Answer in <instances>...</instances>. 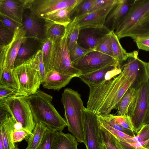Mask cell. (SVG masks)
Segmentation results:
<instances>
[{
  "instance_id": "6da1fadb",
  "label": "cell",
  "mask_w": 149,
  "mask_h": 149,
  "mask_svg": "<svg viewBox=\"0 0 149 149\" xmlns=\"http://www.w3.org/2000/svg\"><path fill=\"white\" fill-rule=\"evenodd\" d=\"M132 84L121 72L116 77L89 87L86 108L102 116L117 109L120 100Z\"/></svg>"
},
{
  "instance_id": "7a4b0ae2",
  "label": "cell",
  "mask_w": 149,
  "mask_h": 149,
  "mask_svg": "<svg viewBox=\"0 0 149 149\" xmlns=\"http://www.w3.org/2000/svg\"><path fill=\"white\" fill-rule=\"evenodd\" d=\"M118 39L149 36V0H133L127 13L115 32Z\"/></svg>"
},
{
  "instance_id": "3957f363",
  "label": "cell",
  "mask_w": 149,
  "mask_h": 149,
  "mask_svg": "<svg viewBox=\"0 0 149 149\" xmlns=\"http://www.w3.org/2000/svg\"><path fill=\"white\" fill-rule=\"evenodd\" d=\"M30 107L34 121L41 122L48 128L62 131L68 125L53 104V97L40 89L35 93L25 96Z\"/></svg>"
},
{
  "instance_id": "277c9868",
  "label": "cell",
  "mask_w": 149,
  "mask_h": 149,
  "mask_svg": "<svg viewBox=\"0 0 149 149\" xmlns=\"http://www.w3.org/2000/svg\"><path fill=\"white\" fill-rule=\"evenodd\" d=\"M61 101L68 131L78 142L85 145L83 113L84 106L81 94L77 91L66 88L62 94Z\"/></svg>"
},
{
  "instance_id": "5b68a950",
  "label": "cell",
  "mask_w": 149,
  "mask_h": 149,
  "mask_svg": "<svg viewBox=\"0 0 149 149\" xmlns=\"http://www.w3.org/2000/svg\"><path fill=\"white\" fill-rule=\"evenodd\" d=\"M70 29L69 24L66 27L63 36L54 42H52L47 56L43 60L46 73L53 70L73 77H79L82 74V72L74 66L70 59L67 44Z\"/></svg>"
},
{
  "instance_id": "8992f818",
  "label": "cell",
  "mask_w": 149,
  "mask_h": 149,
  "mask_svg": "<svg viewBox=\"0 0 149 149\" xmlns=\"http://www.w3.org/2000/svg\"><path fill=\"white\" fill-rule=\"evenodd\" d=\"M0 107L5 109L22 128L32 133L36 123L25 96L16 95L1 99Z\"/></svg>"
},
{
  "instance_id": "52a82bcc",
  "label": "cell",
  "mask_w": 149,
  "mask_h": 149,
  "mask_svg": "<svg viewBox=\"0 0 149 149\" xmlns=\"http://www.w3.org/2000/svg\"><path fill=\"white\" fill-rule=\"evenodd\" d=\"M13 73L18 86V92L21 95L29 96L39 89L41 81L32 65L31 58L15 67Z\"/></svg>"
},
{
  "instance_id": "ba28073f",
  "label": "cell",
  "mask_w": 149,
  "mask_h": 149,
  "mask_svg": "<svg viewBox=\"0 0 149 149\" xmlns=\"http://www.w3.org/2000/svg\"><path fill=\"white\" fill-rule=\"evenodd\" d=\"M83 113L86 149H102L104 142L98 119V114L84 107Z\"/></svg>"
},
{
  "instance_id": "9c48e42d",
  "label": "cell",
  "mask_w": 149,
  "mask_h": 149,
  "mask_svg": "<svg viewBox=\"0 0 149 149\" xmlns=\"http://www.w3.org/2000/svg\"><path fill=\"white\" fill-rule=\"evenodd\" d=\"M149 111V81L142 84L137 90L135 104L129 116L136 135L143 125Z\"/></svg>"
},
{
  "instance_id": "30bf717a",
  "label": "cell",
  "mask_w": 149,
  "mask_h": 149,
  "mask_svg": "<svg viewBox=\"0 0 149 149\" xmlns=\"http://www.w3.org/2000/svg\"><path fill=\"white\" fill-rule=\"evenodd\" d=\"M26 32L22 27L14 32L13 38L8 45L0 46V71L4 69L13 71L15 61L22 44L26 40Z\"/></svg>"
},
{
  "instance_id": "8fae6325",
  "label": "cell",
  "mask_w": 149,
  "mask_h": 149,
  "mask_svg": "<svg viewBox=\"0 0 149 149\" xmlns=\"http://www.w3.org/2000/svg\"><path fill=\"white\" fill-rule=\"evenodd\" d=\"M138 54L129 58L121 69L123 74L132 82L130 88L136 90L148 80L147 63L139 59Z\"/></svg>"
},
{
  "instance_id": "7c38bea8",
  "label": "cell",
  "mask_w": 149,
  "mask_h": 149,
  "mask_svg": "<svg viewBox=\"0 0 149 149\" xmlns=\"http://www.w3.org/2000/svg\"><path fill=\"white\" fill-rule=\"evenodd\" d=\"M111 63L120 65L113 58L95 51L90 52L72 63L74 66L82 74L91 72Z\"/></svg>"
},
{
  "instance_id": "4fadbf2b",
  "label": "cell",
  "mask_w": 149,
  "mask_h": 149,
  "mask_svg": "<svg viewBox=\"0 0 149 149\" xmlns=\"http://www.w3.org/2000/svg\"><path fill=\"white\" fill-rule=\"evenodd\" d=\"M81 0H30L29 9L34 17L42 18L57 10L77 5Z\"/></svg>"
},
{
  "instance_id": "5bb4252c",
  "label": "cell",
  "mask_w": 149,
  "mask_h": 149,
  "mask_svg": "<svg viewBox=\"0 0 149 149\" xmlns=\"http://www.w3.org/2000/svg\"><path fill=\"white\" fill-rule=\"evenodd\" d=\"M111 32L104 26L80 28L77 43L85 49L94 51L100 42Z\"/></svg>"
},
{
  "instance_id": "9a60e30c",
  "label": "cell",
  "mask_w": 149,
  "mask_h": 149,
  "mask_svg": "<svg viewBox=\"0 0 149 149\" xmlns=\"http://www.w3.org/2000/svg\"><path fill=\"white\" fill-rule=\"evenodd\" d=\"M30 0H0V13L22 27L24 13L29 8Z\"/></svg>"
},
{
  "instance_id": "2e32d148",
  "label": "cell",
  "mask_w": 149,
  "mask_h": 149,
  "mask_svg": "<svg viewBox=\"0 0 149 149\" xmlns=\"http://www.w3.org/2000/svg\"><path fill=\"white\" fill-rule=\"evenodd\" d=\"M117 0L112 5L75 18L76 24L80 28L103 26L107 16Z\"/></svg>"
},
{
  "instance_id": "e0dca14e",
  "label": "cell",
  "mask_w": 149,
  "mask_h": 149,
  "mask_svg": "<svg viewBox=\"0 0 149 149\" xmlns=\"http://www.w3.org/2000/svg\"><path fill=\"white\" fill-rule=\"evenodd\" d=\"M133 1L118 0L107 16L104 26L111 31L116 30L127 13Z\"/></svg>"
},
{
  "instance_id": "ac0fdd59",
  "label": "cell",
  "mask_w": 149,
  "mask_h": 149,
  "mask_svg": "<svg viewBox=\"0 0 149 149\" xmlns=\"http://www.w3.org/2000/svg\"><path fill=\"white\" fill-rule=\"evenodd\" d=\"M28 10L27 12L25 10L23 15L22 27L26 32V36L27 38H36L42 41L45 38V21L42 19L32 15Z\"/></svg>"
},
{
  "instance_id": "d6986e66",
  "label": "cell",
  "mask_w": 149,
  "mask_h": 149,
  "mask_svg": "<svg viewBox=\"0 0 149 149\" xmlns=\"http://www.w3.org/2000/svg\"><path fill=\"white\" fill-rule=\"evenodd\" d=\"M41 41L33 38H28L21 45L16 58L14 68L31 58L41 50Z\"/></svg>"
},
{
  "instance_id": "ffe728a7",
  "label": "cell",
  "mask_w": 149,
  "mask_h": 149,
  "mask_svg": "<svg viewBox=\"0 0 149 149\" xmlns=\"http://www.w3.org/2000/svg\"><path fill=\"white\" fill-rule=\"evenodd\" d=\"M73 78L50 70L46 72L45 79L41 84L44 88L58 91L68 84Z\"/></svg>"
},
{
  "instance_id": "44dd1931",
  "label": "cell",
  "mask_w": 149,
  "mask_h": 149,
  "mask_svg": "<svg viewBox=\"0 0 149 149\" xmlns=\"http://www.w3.org/2000/svg\"><path fill=\"white\" fill-rule=\"evenodd\" d=\"M15 122L9 114L0 120V139L2 141L5 149H19L12 140Z\"/></svg>"
},
{
  "instance_id": "7402d4cb",
  "label": "cell",
  "mask_w": 149,
  "mask_h": 149,
  "mask_svg": "<svg viewBox=\"0 0 149 149\" xmlns=\"http://www.w3.org/2000/svg\"><path fill=\"white\" fill-rule=\"evenodd\" d=\"M120 65L116 63L108 64L98 70L91 72L82 74L79 78L89 87L99 84L105 81L107 73Z\"/></svg>"
},
{
  "instance_id": "603a6c76",
  "label": "cell",
  "mask_w": 149,
  "mask_h": 149,
  "mask_svg": "<svg viewBox=\"0 0 149 149\" xmlns=\"http://www.w3.org/2000/svg\"><path fill=\"white\" fill-rule=\"evenodd\" d=\"M73 134L62 131L55 132L51 149H78V143Z\"/></svg>"
},
{
  "instance_id": "cb8c5ba5",
  "label": "cell",
  "mask_w": 149,
  "mask_h": 149,
  "mask_svg": "<svg viewBox=\"0 0 149 149\" xmlns=\"http://www.w3.org/2000/svg\"><path fill=\"white\" fill-rule=\"evenodd\" d=\"M137 90L130 88L120 101L117 109L118 115L129 116L134 108L136 97Z\"/></svg>"
},
{
  "instance_id": "d4e9b609",
  "label": "cell",
  "mask_w": 149,
  "mask_h": 149,
  "mask_svg": "<svg viewBox=\"0 0 149 149\" xmlns=\"http://www.w3.org/2000/svg\"><path fill=\"white\" fill-rule=\"evenodd\" d=\"M76 6L69 7L60 9L44 16L42 19L45 22L61 24L66 27L72 21L71 15Z\"/></svg>"
},
{
  "instance_id": "484cf974",
  "label": "cell",
  "mask_w": 149,
  "mask_h": 149,
  "mask_svg": "<svg viewBox=\"0 0 149 149\" xmlns=\"http://www.w3.org/2000/svg\"><path fill=\"white\" fill-rule=\"evenodd\" d=\"M111 35L113 57L119 64L120 65L122 62L127 60L129 58L138 54L136 51L129 53L127 52L121 46L114 31H111Z\"/></svg>"
},
{
  "instance_id": "4316f807",
  "label": "cell",
  "mask_w": 149,
  "mask_h": 149,
  "mask_svg": "<svg viewBox=\"0 0 149 149\" xmlns=\"http://www.w3.org/2000/svg\"><path fill=\"white\" fill-rule=\"evenodd\" d=\"M47 127L44 124L38 122L36 124L32 133L25 139L28 143L27 149H36L40 144Z\"/></svg>"
},
{
  "instance_id": "83f0119b",
  "label": "cell",
  "mask_w": 149,
  "mask_h": 149,
  "mask_svg": "<svg viewBox=\"0 0 149 149\" xmlns=\"http://www.w3.org/2000/svg\"><path fill=\"white\" fill-rule=\"evenodd\" d=\"M45 22L44 31L46 38L54 42L63 36L65 32L66 27L52 22Z\"/></svg>"
},
{
  "instance_id": "f1b7e54d",
  "label": "cell",
  "mask_w": 149,
  "mask_h": 149,
  "mask_svg": "<svg viewBox=\"0 0 149 149\" xmlns=\"http://www.w3.org/2000/svg\"><path fill=\"white\" fill-rule=\"evenodd\" d=\"M94 0H81L72 11L70 16L71 20L84 16L90 11Z\"/></svg>"
},
{
  "instance_id": "f546056e",
  "label": "cell",
  "mask_w": 149,
  "mask_h": 149,
  "mask_svg": "<svg viewBox=\"0 0 149 149\" xmlns=\"http://www.w3.org/2000/svg\"><path fill=\"white\" fill-rule=\"evenodd\" d=\"M31 62L33 66L38 73L42 84L45 79L46 70L41 50L38 51L36 54L31 58Z\"/></svg>"
},
{
  "instance_id": "4dcf8cb0",
  "label": "cell",
  "mask_w": 149,
  "mask_h": 149,
  "mask_svg": "<svg viewBox=\"0 0 149 149\" xmlns=\"http://www.w3.org/2000/svg\"><path fill=\"white\" fill-rule=\"evenodd\" d=\"M0 85L17 90L18 86L15 79L13 71L4 69L0 71Z\"/></svg>"
},
{
  "instance_id": "1f68e13d",
  "label": "cell",
  "mask_w": 149,
  "mask_h": 149,
  "mask_svg": "<svg viewBox=\"0 0 149 149\" xmlns=\"http://www.w3.org/2000/svg\"><path fill=\"white\" fill-rule=\"evenodd\" d=\"M94 51L100 52L114 58L111 33L100 42Z\"/></svg>"
},
{
  "instance_id": "d6a6232c",
  "label": "cell",
  "mask_w": 149,
  "mask_h": 149,
  "mask_svg": "<svg viewBox=\"0 0 149 149\" xmlns=\"http://www.w3.org/2000/svg\"><path fill=\"white\" fill-rule=\"evenodd\" d=\"M70 29L67 37V44L70 50L77 43L80 28L76 24L75 19L70 24Z\"/></svg>"
},
{
  "instance_id": "836d02e7",
  "label": "cell",
  "mask_w": 149,
  "mask_h": 149,
  "mask_svg": "<svg viewBox=\"0 0 149 149\" xmlns=\"http://www.w3.org/2000/svg\"><path fill=\"white\" fill-rule=\"evenodd\" d=\"M94 50L85 49L76 43L70 50L69 55L72 63H74Z\"/></svg>"
},
{
  "instance_id": "e575fe53",
  "label": "cell",
  "mask_w": 149,
  "mask_h": 149,
  "mask_svg": "<svg viewBox=\"0 0 149 149\" xmlns=\"http://www.w3.org/2000/svg\"><path fill=\"white\" fill-rule=\"evenodd\" d=\"M100 126L104 143L107 147L109 149H123L116 141L113 136Z\"/></svg>"
},
{
  "instance_id": "d590c367",
  "label": "cell",
  "mask_w": 149,
  "mask_h": 149,
  "mask_svg": "<svg viewBox=\"0 0 149 149\" xmlns=\"http://www.w3.org/2000/svg\"><path fill=\"white\" fill-rule=\"evenodd\" d=\"M115 140L123 149H149V139L135 143H128L118 139L113 136Z\"/></svg>"
},
{
  "instance_id": "8d00e7d4",
  "label": "cell",
  "mask_w": 149,
  "mask_h": 149,
  "mask_svg": "<svg viewBox=\"0 0 149 149\" xmlns=\"http://www.w3.org/2000/svg\"><path fill=\"white\" fill-rule=\"evenodd\" d=\"M14 32L4 26L0 22V46H6L12 41Z\"/></svg>"
},
{
  "instance_id": "74e56055",
  "label": "cell",
  "mask_w": 149,
  "mask_h": 149,
  "mask_svg": "<svg viewBox=\"0 0 149 149\" xmlns=\"http://www.w3.org/2000/svg\"><path fill=\"white\" fill-rule=\"evenodd\" d=\"M56 131L47 127L40 144L36 149H51Z\"/></svg>"
},
{
  "instance_id": "f35d334b",
  "label": "cell",
  "mask_w": 149,
  "mask_h": 149,
  "mask_svg": "<svg viewBox=\"0 0 149 149\" xmlns=\"http://www.w3.org/2000/svg\"><path fill=\"white\" fill-rule=\"evenodd\" d=\"M149 139V125L144 124L136 135L129 138L127 142L135 143L147 140Z\"/></svg>"
},
{
  "instance_id": "ab89813d",
  "label": "cell",
  "mask_w": 149,
  "mask_h": 149,
  "mask_svg": "<svg viewBox=\"0 0 149 149\" xmlns=\"http://www.w3.org/2000/svg\"><path fill=\"white\" fill-rule=\"evenodd\" d=\"M120 126L125 129L134 131L132 123L129 116H122L109 114Z\"/></svg>"
},
{
  "instance_id": "60d3db41",
  "label": "cell",
  "mask_w": 149,
  "mask_h": 149,
  "mask_svg": "<svg viewBox=\"0 0 149 149\" xmlns=\"http://www.w3.org/2000/svg\"><path fill=\"white\" fill-rule=\"evenodd\" d=\"M102 116L106 120L108 124L114 129L123 132L132 137L136 135L134 132L125 130L123 128L110 116V114Z\"/></svg>"
},
{
  "instance_id": "b9f144b4",
  "label": "cell",
  "mask_w": 149,
  "mask_h": 149,
  "mask_svg": "<svg viewBox=\"0 0 149 149\" xmlns=\"http://www.w3.org/2000/svg\"><path fill=\"white\" fill-rule=\"evenodd\" d=\"M31 134L29 132L22 128L19 129L15 128L12 134L13 142L15 143L20 142Z\"/></svg>"
},
{
  "instance_id": "7bdbcfd3",
  "label": "cell",
  "mask_w": 149,
  "mask_h": 149,
  "mask_svg": "<svg viewBox=\"0 0 149 149\" xmlns=\"http://www.w3.org/2000/svg\"><path fill=\"white\" fill-rule=\"evenodd\" d=\"M117 0H94L89 13L112 5Z\"/></svg>"
},
{
  "instance_id": "ee69618b",
  "label": "cell",
  "mask_w": 149,
  "mask_h": 149,
  "mask_svg": "<svg viewBox=\"0 0 149 149\" xmlns=\"http://www.w3.org/2000/svg\"><path fill=\"white\" fill-rule=\"evenodd\" d=\"M0 20V22L4 26L14 32L19 27H21L11 19L1 13Z\"/></svg>"
},
{
  "instance_id": "f6af8a7d",
  "label": "cell",
  "mask_w": 149,
  "mask_h": 149,
  "mask_svg": "<svg viewBox=\"0 0 149 149\" xmlns=\"http://www.w3.org/2000/svg\"><path fill=\"white\" fill-rule=\"evenodd\" d=\"M16 95H21L16 89L0 85V100Z\"/></svg>"
},
{
  "instance_id": "bcb514c9",
  "label": "cell",
  "mask_w": 149,
  "mask_h": 149,
  "mask_svg": "<svg viewBox=\"0 0 149 149\" xmlns=\"http://www.w3.org/2000/svg\"><path fill=\"white\" fill-rule=\"evenodd\" d=\"M134 40L139 49L149 51V36L139 37Z\"/></svg>"
},
{
  "instance_id": "7dc6e473",
  "label": "cell",
  "mask_w": 149,
  "mask_h": 149,
  "mask_svg": "<svg viewBox=\"0 0 149 149\" xmlns=\"http://www.w3.org/2000/svg\"><path fill=\"white\" fill-rule=\"evenodd\" d=\"M122 70L120 67H116L108 72L105 76V80H110L118 74H119Z\"/></svg>"
},
{
  "instance_id": "c3c4849f",
  "label": "cell",
  "mask_w": 149,
  "mask_h": 149,
  "mask_svg": "<svg viewBox=\"0 0 149 149\" xmlns=\"http://www.w3.org/2000/svg\"><path fill=\"white\" fill-rule=\"evenodd\" d=\"M144 124L149 125V111L145 119L143 125Z\"/></svg>"
},
{
  "instance_id": "681fc988",
  "label": "cell",
  "mask_w": 149,
  "mask_h": 149,
  "mask_svg": "<svg viewBox=\"0 0 149 149\" xmlns=\"http://www.w3.org/2000/svg\"><path fill=\"white\" fill-rule=\"evenodd\" d=\"M147 68L148 74V79L149 81V62L147 63Z\"/></svg>"
},
{
  "instance_id": "f907efd6",
  "label": "cell",
  "mask_w": 149,
  "mask_h": 149,
  "mask_svg": "<svg viewBox=\"0 0 149 149\" xmlns=\"http://www.w3.org/2000/svg\"><path fill=\"white\" fill-rule=\"evenodd\" d=\"M102 149H109L106 146V145L104 144V143L103 146V147H102Z\"/></svg>"
},
{
  "instance_id": "816d5d0a",
  "label": "cell",
  "mask_w": 149,
  "mask_h": 149,
  "mask_svg": "<svg viewBox=\"0 0 149 149\" xmlns=\"http://www.w3.org/2000/svg\"><path fill=\"white\" fill-rule=\"evenodd\" d=\"M25 149H26V148Z\"/></svg>"
}]
</instances>
